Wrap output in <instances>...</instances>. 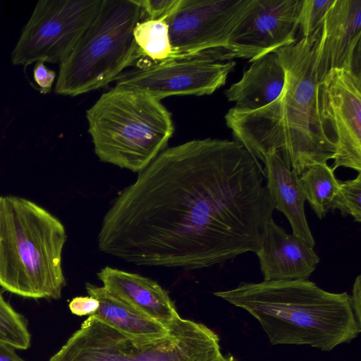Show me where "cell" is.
Here are the masks:
<instances>
[{"label":"cell","mask_w":361,"mask_h":361,"mask_svg":"<svg viewBox=\"0 0 361 361\" xmlns=\"http://www.w3.org/2000/svg\"><path fill=\"white\" fill-rule=\"evenodd\" d=\"M259 161L235 140L166 148L116 197L102 252L137 266L211 267L259 249L274 207Z\"/></svg>","instance_id":"cell-1"},{"label":"cell","mask_w":361,"mask_h":361,"mask_svg":"<svg viewBox=\"0 0 361 361\" xmlns=\"http://www.w3.org/2000/svg\"><path fill=\"white\" fill-rule=\"evenodd\" d=\"M318 39L300 38L274 51L286 75L276 100L254 111L232 107L225 115L234 140L259 161L277 152L299 176L310 166L327 164L336 149L335 134L319 111L315 69Z\"/></svg>","instance_id":"cell-2"},{"label":"cell","mask_w":361,"mask_h":361,"mask_svg":"<svg viewBox=\"0 0 361 361\" xmlns=\"http://www.w3.org/2000/svg\"><path fill=\"white\" fill-rule=\"evenodd\" d=\"M214 295L250 313L272 345L330 351L361 331L346 292H329L308 279L241 282Z\"/></svg>","instance_id":"cell-3"},{"label":"cell","mask_w":361,"mask_h":361,"mask_svg":"<svg viewBox=\"0 0 361 361\" xmlns=\"http://www.w3.org/2000/svg\"><path fill=\"white\" fill-rule=\"evenodd\" d=\"M66 238L63 224L43 207L0 195V286L25 298H60Z\"/></svg>","instance_id":"cell-4"},{"label":"cell","mask_w":361,"mask_h":361,"mask_svg":"<svg viewBox=\"0 0 361 361\" xmlns=\"http://www.w3.org/2000/svg\"><path fill=\"white\" fill-rule=\"evenodd\" d=\"M99 159L140 173L167 146L174 132L170 111L140 90L114 87L86 111Z\"/></svg>","instance_id":"cell-5"},{"label":"cell","mask_w":361,"mask_h":361,"mask_svg":"<svg viewBox=\"0 0 361 361\" xmlns=\"http://www.w3.org/2000/svg\"><path fill=\"white\" fill-rule=\"evenodd\" d=\"M137 0H102L97 15L59 63L55 92L75 97L106 86L139 59L133 29Z\"/></svg>","instance_id":"cell-6"},{"label":"cell","mask_w":361,"mask_h":361,"mask_svg":"<svg viewBox=\"0 0 361 361\" xmlns=\"http://www.w3.org/2000/svg\"><path fill=\"white\" fill-rule=\"evenodd\" d=\"M221 354L214 331L180 317L165 336L150 339L126 335L91 314L49 361H213Z\"/></svg>","instance_id":"cell-7"},{"label":"cell","mask_w":361,"mask_h":361,"mask_svg":"<svg viewBox=\"0 0 361 361\" xmlns=\"http://www.w3.org/2000/svg\"><path fill=\"white\" fill-rule=\"evenodd\" d=\"M102 0H42L34 11L12 51L14 65L38 61L60 63L99 11Z\"/></svg>","instance_id":"cell-8"},{"label":"cell","mask_w":361,"mask_h":361,"mask_svg":"<svg viewBox=\"0 0 361 361\" xmlns=\"http://www.w3.org/2000/svg\"><path fill=\"white\" fill-rule=\"evenodd\" d=\"M252 0H181L166 20L173 59L198 54L232 61L230 35Z\"/></svg>","instance_id":"cell-9"},{"label":"cell","mask_w":361,"mask_h":361,"mask_svg":"<svg viewBox=\"0 0 361 361\" xmlns=\"http://www.w3.org/2000/svg\"><path fill=\"white\" fill-rule=\"evenodd\" d=\"M235 65L208 54L160 62L138 60L117 77L115 87L143 91L160 101L176 95H210L226 84Z\"/></svg>","instance_id":"cell-10"},{"label":"cell","mask_w":361,"mask_h":361,"mask_svg":"<svg viewBox=\"0 0 361 361\" xmlns=\"http://www.w3.org/2000/svg\"><path fill=\"white\" fill-rule=\"evenodd\" d=\"M319 111L336 138L331 166L361 173V76L345 69H332L318 82Z\"/></svg>","instance_id":"cell-11"},{"label":"cell","mask_w":361,"mask_h":361,"mask_svg":"<svg viewBox=\"0 0 361 361\" xmlns=\"http://www.w3.org/2000/svg\"><path fill=\"white\" fill-rule=\"evenodd\" d=\"M302 0H252L231 32L228 46L233 59L252 62L294 44L298 39Z\"/></svg>","instance_id":"cell-12"},{"label":"cell","mask_w":361,"mask_h":361,"mask_svg":"<svg viewBox=\"0 0 361 361\" xmlns=\"http://www.w3.org/2000/svg\"><path fill=\"white\" fill-rule=\"evenodd\" d=\"M361 0H334L327 11L315 49L318 82L332 69L361 76Z\"/></svg>","instance_id":"cell-13"},{"label":"cell","mask_w":361,"mask_h":361,"mask_svg":"<svg viewBox=\"0 0 361 361\" xmlns=\"http://www.w3.org/2000/svg\"><path fill=\"white\" fill-rule=\"evenodd\" d=\"M256 254L266 281L308 279L319 262L313 247L302 238L288 234L272 218Z\"/></svg>","instance_id":"cell-14"},{"label":"cell","mask_w":361,"mask_h":361,"mask_svg":"<svg viewBox=\"0 0 361 361\" xmlns=\"http://www.w3.org/2000/svg\"><path fill=\"white\" fill-rule=\"evenodd\" d=\"M97 277L112 295L166 326L180 317L168 293L149 278L110 267Z\"/></svg>","instance_id":"cell-15"},{"label":"cell","mask_w":361,"mask_h":361,"mask_svg":"<svg viewBox=\"0 0 361 361\" xmlns=\"http://www.w3.org/2000/svg\"><path fill=\"white\" fill-rule=\"evenodd\" d=\"M261 161L264 164L266 186L274 209L286 216L293 235L314 247L315 242L305 213L306 199L299 175L287 166L277 152L266 154Z\"/></svg>","instance_id":"cell-16"},{"label":"cell","mask_w":361,"mask_h":361,"mask_svg":"<svg viewBox=\"0 0 361 361\" xmlns=\"http://www.w3.org/2000/svg\"><path fill=\"white\" fill-rule=\"evenodd\" d=\"M286 75L275 52L269 53L251 62L240 79L224 92L233 108L254 111L276 100L283 91Z\"/></svg>","instance_id":"cell-17"},{"label":"cell","mask_w":361,"mask_h":361,"mask_svg":"<svg viewBox=\"0 0 361 361\" xmlns=\"http://www.w3.org/2000/svg\"><path fill=\"white\" fill-rule=\"evenodd\" d=\"M90 296L99 303L93 316L123 334L139 338L156 339L165 336L169 332L166 326L138 310L128 303L116 298L104 286L86 284Z\"/></svg>","instance_id":"cell-18"},{"label":"cell","mask_w":361,"mask_h":361,"mask_svg":"<svg viewBox=\"0 0 361 361\" xmlns=\"http://www.w3.org/2000/svg\"><path fill=\"white\" fill-rule=\"evenodd\" d=\"M299 178L306 200L318 219H323L331 210L339 187L334 171L327 164H316L306 169Z\"/></svg>","instance_id":"cell-19"},{"label":"cell","mask_w":361,"mask_h":361,"mask_svg":"<svg viewBox=\"0 0 361 361\" xmlns=\"http://www.w3.org/2000/svg\"><path fill=\"white\" fill-rule=\"evenodd\" d=\"M133 37L138 60L160 62L173 59L169 25L165 20L141 19L133 29Z\"/></svg>","instance_id":"cell-20"},{"label":"cell","mask_w":361,"mask_h":361,"mask_svg":"<svg viewBox=\"0 0 361 361\" xmlns=\"http://www.w3.org/2000/svg\"><path fill=\"white\" fill-rule=\"evenodd\" d=\"M0 341L13 348L25 350L30 345V335L22 316L0 293Z\"/></svg>","instance_id":"cell-21"},{"label":"cell","mask_w":361,"mask_h":361,"mask_svg":"<svg viewBox=\"0 0 361 361\" xmlns=\"http://www.w3.org/2000/svg\"><path fill=\"white\" fill-rule=\"evenodd\" d=\"M334 1V0H302L299 15L300 38H319L326 14Z\"/></svg>","instance_id":"cell-22"},{"label":"cell","mask_w":361,"mask_h":361,"mask_svg":"<svg viewBox=\"0 0 361 361\" xmlns=\"http://www.w3.org/2000/svg\"><path fill=\"white\" fill-rule=\"evenodd\" d=\"M338 209L343 216L350 215L356 222H361V173L356 178L340 181L331 210Z\"/></svg>","instance_id":"cell-23"},{"label":"cell","mask_w":361,"mask_h":361,"mask_svg":"<svg viewBox=\"0 0 361 361\" xmlns=\"http://www.w3.org/2000/svg\"><path fill=\"white\" fill-rule=\"evenodd\" d=\"M181 0H137L142 19L166 20L178 7Z\"/></svg>","instance_id":"cell-24"},{"label":"cell","mask_w":361,"mask_h":361,"mask_svg":"<svg viewBox=\"0 0 361 361\" xmlns=\"http://www.w3.org/2000/svg\"><path fill=\"white\" fill-rule=\"evenodd\" d=\"M56 76V72L49 69L44 65V61L40 60L35 62L33 68V78L39 87L41 93L47 94L51 91Z\"/></svg>","instance_id":"cell-25"},{"label":"cell","mask_w":361,"mask_h":361,"mask_svg":"<svg viewBox=\"0 0 361 361\" xmlns=\"http://www.w3.org/2000/svg\"><path fill=\"white\" fill-rule=\"evenodd\" d=\"M99 301L91 296H78L69 303L71 312L77 316L91 315L99 308Z\"/></svg>","instance_id":"cell-26"},{"label":"cell","mask_w":361,"mask_h":361,"mask_svg":"<svg viewBox=\"0 0 361 361\" xmlns=\"http://www.w3.org/2000/svg\"><path fill=\"white\" fill-rule=\"evenodd\" d=\"M351 305L353 312L357 320L361 324V276L358 275L353 286V293L350 296Z\"/></svg>","instance_id":"cell-27"},{"label":"cell","mask_w":361,"mask_h":361,"mask_svg":"<svg viewBox=\"0 0 361 361\" xmlns=\"http://www.w3.org/2000/svg\"><path fill=\"white\" fill-rule=\"evenodd\" d=\"M14 349L0 341V361H24L16 353Z\"/></svg>","instance_id":"cell-28"},{"label":"cell","mask_w":361,"mask_h":361,"mask_svg":"<svg viewBox=\"0 0 361 361\" xmlns=\"http://www.w3.org/2000/svg\"><path fill=\"white\" fill-rule=\"evenodd\" d=\"M213 361H237L231 355H223L222 354L219 355Z\"/></svg>","instance_id":"cell-29"}]
</instances>
